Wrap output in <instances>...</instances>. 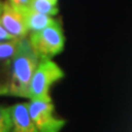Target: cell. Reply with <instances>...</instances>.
I'll return each mask as SVG.
<instances>
[{"label": "cell", "instance_id": "obj_9", "mask_svg": "<svg viewBox=\"0 0 132 132\" xmlns=\"http://www.w3.org/2000/svg\"><path fill=\"white\" fill-rule=\"evenodd\" d=\"M22 39H12L0 42V60H12L18 52Z\"/></svg>", "mask_w": 132, "mask_h": 132}, {"label": "cell", "instance_id": "obj_4", "mask_svg": "<svg viewBox=\"0 0 132 132\" xmlns=\"http://www.w3.org/2000/svg\"><path fill=\"white\" fill-rule=\"evenodd\" d=\"M27 106L39 132H61L67 122L55 116V107L52 101L30 100Z\"/></svg>", "mask_w": 132, "mask_h": 132}, {"label": "cell", "instance_id": "obj_8", "mask_svg": "<svg viewBox=\"0 0 132 132\" xmlns=\"http://www.w3.org/2000/svg\"><path fill=\"white\" fill-rule=\"evenodd\" d=\"M57 2H54L52 0H30L29 3V8L36 12L47 15H56L59 12V8H57Z\"/></svg>", "mask_w": 132, "mask_h": 132}, {"label": "cell", "instance_id": "obj_12", "mask_svg": "<svg viewBox=\"0 0 132 132\" xmlns=\"http://www.w3.org/2000/svg\"><path fill=\"white\" fill-rule=\"evenodd\" d=\"M12 6L14 7H29V3H30V0H8Z\"/></svg>", "mask_w": 132, "mask_h": 132}, {"label": "cell", "instance_id": "obj_1", "mask_svg": "<svg viewBox=\"0 0 132 132\" xmlns=\"http://www.w3.org/2000/svg\"><path fill=\"white\" fill-rule=\"evenodd\" d=\"M40 57L26 38L21 40L18 52L12 59L11 79L8 85V93L11 96L28 98L29 87Z\"/></svg>", "mask_w": 132, "mask_h": 132}, {"label": "cell", "instance_id": "obj_10", "mask_svg": "<svg viewBox=\"0 0 132 132\" xmlns=\"http://www.w3.org/2000/svg\"><path fill=\"white\" fill-rule=\"evenodd\" d=\"M12 119L9 107L0 106V132H11Z\"/></svg>", "mask_w": 132, "mask_h": 132}, {"label": "cell", "instance_id": "obj_13", "mask_svg": "<svg viewBox=\"0 0 132 132\" xmlns=\"http://www.w3.org/2000/svg\"><path fill=\"white\" fill-rule=\"evenodd\" d=\"M0 95H9L8 86H0Z\"/></svg>", "mask_w": 132, "mask_h": 132}, {"label": "cell", "instance_id": "obj_15", "mask_svg": "<svg viewBox=\"0 0 132 132\" xmlns=\"http://www.w3.org/2000/svg\"><path fill=\"white\" fill-rule=\"evenodd\" d=\"M52 1H54V2H57V1H59V0H52Z\"/></svg>", "mask_w": 132, "mask_h": 132}, {"label": "cell", "instance_id": "obj_6", "mask_svg": "<svg viewBox=\"0 0 132 132\" xmlns=\"http://www.w3.org/2000/svg\"><path fill=\"white\" fill-rule=\"evenodd\" d=\"M10 108L12 119L11 132H39L29 112L27 102H19Z\"/></svg>", "mask_w": 132, "mask_h": 132}, {"label": "cell", "instance_id": "obj_11", "mask_svg": "<svg viewBox=\"0 0 132 132\" xmlns=\"http://www.w3.org/2000/svg\"><path fill=\"white\" fill-rule=\"evenodd\" d=\"M1 10H2V8H0V13H1ZM12 39H16V38L12 36L10 33L6 30L5 27L2 26L1 19H0V42H2V41H9V40H12Z\"/></svg>", "mask_w": 132, "mask_h": 132}, {"label": "cell", "instance_id": "obj_3", "mask_svg": "<svg viewBox=\"0 0 132 132\" xmlns=\"http://www.w3.org/2000/svg\"><path fill=\"white\" fill-rule=\"evenodd\" d=\"M29 41L40 59H52L64 48L65 36L60 21L36 32H31Z\"/></svg>", "mask_w": 132, "mask_h": 132}, {"label": "cell", "instance_id": "obj_7", "mask_svg": "<svg viewBox=\"0 0 132 132\" xmlns=\"http://www.w3.org/2000/svg\"><path fill=\"white\" fill-rule=\"evenodd\" d=\"M20 9H21V12L24 16V20H26L27 28L30 32L40 31L57 21L53 16L36 12L29 7H21Z\"/></svg>", "mask_w": 132, "mask_h": 132}, {"label": "cell", "instance_id": "obj_2", "mask_svg": "<svg viewBox=\"0 0 132 132\" xmlns=\"http://www.w3.org/2000/svg\"><path fill=\"white\" fill-rule=\"evenodd\" d=\"M64 76L65 74L63 69L55 62H53L52 59H40L31 78L28 99L52 101L50 88L54 82L61 80Z\"/></svg>", "mask_w": 132, "mask_h": 132}, {"label": "cell", "instance_id": "obj_14", "mask_svg": "<svg viewBox=\"0 0 132 132\" xmlns=\"http://www.w3.org/2000/svg\"><path fill=\"white\" fill-rule=\"evenodd\" d=\"M2 6H3V3H2L1 1H0V8H2Z\"/></svg>", "mask_w": 132, "mask_h": 132}, {"label": "cell", "instance_id": "obj_5", "mask_svg": "<svg viewBox=\"0 0 132 132\" xmlns=\"http://www.w3.org/2000/svg\"><path fill=\"white\" fill-rule=\"evenodd\" d=\"M2 26L16 39H24L28 34V28L26 20L19 7L12 6L10 2H6L2 6V10L0 13Z\"/></svg>", "mask_w": 132, "mask_h": 132}]
</instances>
